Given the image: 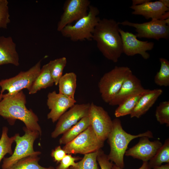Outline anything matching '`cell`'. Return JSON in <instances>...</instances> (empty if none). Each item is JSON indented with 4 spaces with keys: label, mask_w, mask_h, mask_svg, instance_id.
Returning <instances> with one entry per match:
<instances>
[{
    "label": "cell",
    "mask_w": 169,
    "mask_h": 169,
    "mask_svg": "<svg viewBox=\"0 0 169 169\" xmlns=\"http://www.w3.org/2000/svg\"><path fill=\"white\" fill-rule=\"evenodd\" d=\"M26 102V95L23 91L11 95L3 94L0 97V115L11 125H13L16 120H19L27 129L38 131L41 135L38 118L31 109L27 108Z\"/></svg>",
    "instance_id": "7a4b0ae2"
},
{
    "label": "cell",
    "mask_w": 169,
    "mask_h": 169,
    "mask_svg": "<svg viewBox=\"0 0 169 169\" xmlns=\"http://www.w3.org/2000/svg\"><path fill=\"white\" fill-rule=\"evenodd\" d=\"M90 5V1L89 0H66L57 24V31L60 32L66 26L86 16Z\"/></svg>",
    "instance_id": "7c38bea8"
},
{
    "label": "cell",
    "mask_w": 169,
    "mask_h": 169,
    "mask_svg": "<svg viewBox=\"0 0 169 169\" xmlns=\"http://www.w3.org/2000/svg\"><path fill=\"white\" fill-rule=\"evenodd\" d=\"M23 130L25 132L23 136L17 134L14 141L16 146L13 154L9 157L4 158L2 169L8 168L23 158L41 154L40 151H34L33 147L34 141L41 134L38 131L30 130L26 127H23Z\"/></svg>",
    "instance_id": "8992f818"
},
{
    "label": "cell",
    "mask_w": 169,
    "mask_h": 169,
    "mask_svg": "<svg viewBox=\"0 0 169 169\" xmlns=\"http://www.w3.org/2000/svg\"><path fill=\"white\" fill-rule=\"evenodd\" d=\"M149 0H133L132 5H140L149 1Z\"/></svg>",
    "instance_id": "e575fe53"
},
{
    "label": "cell",
    "mask_w": 169,
    "mask_h": 169,
    "mask_svg": "<svg viewBox=\"0 0 169 169\" xmlns=\"http://www.w3.org/2000/svg\"><path fill=\"white\" fill-rule=\"evenodd\" d=\"M148 90L146 89L142 92L134 94L126 99L118 105L115 110V117H119L130 115L141 97Z\"/></svg>",
    "instance_id": "603a6c76"
},
{
    "label": "cell",
    "mask_w": 169,
    "mask_h": 169,
    "mask_svg": "<svg viewBox=\"0 0 169 169\" xmlns=\"http://www.w3.org/2000/svg\"><path fill=\"white\" fill-rule=\"evenodd\" d=\"M81 159L79 156H73L70 154H66L55 169H67L71 166H74L76 164L75 161Z\"/></svg>",
    "instance_id": "1f68e13d"
},
{
    "label": "cell",
    "mask_w": 169,
    "mask_h": 169,
    "mask_svg": "<svg viewBox=\"0 0 169 169\" xmlns=\"http://www.w3.org/2000/svg\"><path fill=\"white\" fill-rule=\"evenodd\" d=\"M159 60L160 68L154 77V82L160 86H168L169 85V62L164 58H160Z\"/></svg>",
    "instance_id": "f1b7e54d"
},
{
    "label": "cell",
    "mask_w": 169,
    "mask_h": 169,
    "mask_svg": "<svg viewBox=\"0 0 169 169\" xmlns=\"http://www.w3.org/2000/svg\"><path fill=\"white\" fill-rule=\"evenodd\" d=\"M150 0L140 5H132L130 8L133 10L132 14L141 15L147 19L161 20L162 16L169 11V8L165 6L161 0L151 2Z\"/></svg>",
    "instance_id": "e0dca14e"
},
{
    "label": "cell",
    "mask_w": 169,
    "mask_h": 169,
    "mask_svg": "<svg viewBox=\"0 0 169 169\" xmlns=\"http://www.w3.org/2000/svg\"><path fill=\"white\" fill-rule=\"evenodd\" d=\"M10 64L16 66L19 65L18 54L16 44L11 36H0V66Z\"/></svg>",
    "instance_id": "ac0fdd59"
},
{
    "label": "cell",
    "mask_w": 169,
    "mask_h": 169,
    "mask_svg": "<svg viewBox=\"0 0 169 169\" xmlns=\"http://www.w3.org/2000/svg\"><path fill=\"white\" fill-rule=\"evenodd\" d=\"M54 84L51 75L48 63L43 66L40 72L33 83L30 90L29 94H34L43 89L52 86Z\"/></svg>",
    "instance_id": "ffe728a7"
},
{
    "label": "cell",
    "mask_w": 169,
    "mask_h": 169,
    "mask_svg": "<svg viewBox=\"0 0 169 169\" xmlns=\"http://www.w3.org/2000/svg\"><path fill=\"white\" fill-rule=\"evenodd\" d=\"M90 126L89 116L82 118L76 124L63 134L59 140V143L65 145L70 142Z\"/></svg>",
    "instance_id": "7402d4cb"
},
{
    "label": "cell",
    "mask_w": 169,
    "mask_h": 169,
    "mask_svg": "<svg viewBox=\"0 0 169 169\" xmlns=\"http://www.w3.org/2000/svg\"><path fill=\"white\" fill-rule=\"evenodd\" d=\"M8 129L7 127H3L0 139V162L7 154L12 155L13 153L12 146L17 134L13 136L9 137L8 135Z\"/></svg>",
    "instance_id": "83f0119b"
},
{
    "label": "cell",
    "mask_w": 169,
    "mask_h": 169,
    "mask_svg": "<svg viewBox=\"0 0 169 169\" xmlns=\"http://www.w3.org/2000/svg\"><path fill=\"white\" fill-rule=\"evenodd\" d=\"M69 169V168H68V169Z\"/></svg>",
    "instance_id": "ab89813d"
},
{
    "label": "cell",
    "mask_w": 169,
    "mask_h": 169,
    "mask_svg": "<svg viewBox=\"0 0 169 169\" xmlns=\"http://www.w3.org/2000/svg\"><path fill=\"white\" fill-rule=\"evenodd\" d=\"M169 19L155 20L143 23H136L125 20L120 24L134 27L138 38L153 39H168L169 36Z\"/></svg>",
    "instance_id": "9c48e42d"
},
{
    "label": "cell",
    "mask_w": 169,
    "mask_h": 169,
    "mask_svg": "<svg viewBox=\"0 0 169 169\" xmlns=\"http://www.w3.org/2000/svg\"><path fill=\"white\" fill-rule=\"evenodd\" d=\"M155 116L157 121L161 125L169 126V101L161 102L156 107Z\"/></svg>",
    "instance_id": "f546056e"
},
{
    "label": "cell",
    "mask_w": 169,
    "mask_h": 169,
    "mask_svg": "<svg viewBox=\"0 0 169 169\" xmlns=\"http://www.w3.org/2000/svg\"><path fill=\"white\" fill-rule=\"evenodd\" d=\"M152 169H169V163H166L165 165L154 167Z\"/></svg>",
    "instance_id": "8d00e7d4"
},
{
    "label": "cell",
    "mask_w": 169,
    "mask_h": 169,
    "mask_svg": "<svg viewBox=\"0 0 169 169\" xmlns=\"http://www.w3.org/2000/svg\"><path fill=\"white\" fill-rule=\"evenodd\" d=\"M111 169H123L120 167H119L117 166L115 164H113Z\"/></svg>",
    "instance_id": "f35d334b"
},
{
    "label": "cell",
    "mask_w": 169,
    "mask_h": 169,
    "mask_svg": "<svg viewBox=\"0 0 169 169\" xmlns=\"http://www.w3.org/2000/svg\"><path fill=\"white\" fill-rule=\"evenodd\" d=\"M41 61H38L27 71H21L14 77L1 80L0 97L6 90L7 92L4 94L6 95L15 94L24 89L29 91L40 72Z\"/></svg>",
    "instance_id": "52a82bcc"
},
{
    "label": "cell",
    "mask_w": 169,
    "mask_h": 169,
    "mask_svg": "<svg viewBox=\"0 0 169 169\" xmlns=\"http://www.w3.org/2000/svg\"><path fill=\"white\" fill-rule=\"evenodd\" d=\"M138 169H152L149 164L148 161H143L141 166Z\"/></svg>",
    "instance_id": "d590c367"
},
{
    "label": "cell",
    "mask_w": 169,
    "mask_h": 169,
    "mask_svg": "<svg viewBox=\"0 0 169 169\" xmlns=\"http://www.w3.org/2000/svg\"><path fill=\"white\" fill-rule=\"evenodd\" d=\"M47 105L50 112L47 118L54 123L61 116L76 103L75 99L68 97L55 91L49 92L47 96Z\"/></svg>",
    "instance_id": "5bb4252c"
},
{
    "label": "cell",
    "mask_w": 169,
    "mask_h": 169,
    "mask_svg": "<svg viewBox=\"0 0 169 169\" xmlns=\"http://www.w3.org/2000/svg\"><path fill=\"white\" fill-rule=\"evenodd\" d=\"M67 154L60 146L56 147L52 151L51 156L57 163L60 162Z\"/></svg>",
    "instance_id": "836d02e7"
},
{
    "label": "cell",
    "mask_w": 169,
    "mask_h": 169,
    "mask_svg": "<svg viewBox=\"0 0 169 169\" xmlns=\"http://www.w3.org/2000/svg\"><path fill=\"white\" fill-rule=\"evenodd\" d=\"M67 63V59L64 57L50 61L48 63L50 74L56 85H58L63 75V71Z\"/></svg>",
    "instance_id": "484cf974"
},
{
    "label": "cell",
    "mask_w": 169,
    "mask_h": 169,
    "mask_svg": "<svg viewBox=\"0 0 169 169\" xmlns=\"http://www.w3.org/2000/svg\"><path fill=\"white\" fill-rule=\"evenodd\" d=\"M162 145L159 140L151 141L147 137H141L136 144L126 150L125 155L143 161H148L154 156Z\"/></svg>",
    "instance_id": "9a60e30c"
},
{
    "label": "cell",
    "mask_w": 169,
    "mask_h": 169,
    "mask_svg": "<svg viewBox=\"0 0 169 169\" xmlns=\"http://www.w3.org/2000/svg\"><path fill=\"white\" fill-rule=\"evenodd\" d=\"M97 160L100 167V169H111L113 163L110 161L108 155L100 149L97 157Z\"/></svg>",
    "instance_id": "d6a6232c"
},
{
    "label": "cell",
    "mask_w": 169,
    "mask_h": 169,
    "mask_svg": "<svg viewBox=\"0 0 169 169\" xmlns=\"http://www.w3.org/2000/svg\"><path fill=\"white\" fill-rule=\"evenodd\" d=\"M119 32L122 39L123 53L128 56L139 54L145 59L149 58L150 54L146 51L153 49V42L140 40L136 35L125 32L120 28Z\"/></svg>",
    "instance_id": "4fadbf2b"
},
{
    "label": "cell",
    "mask_w": 169,
    "mask_h": 169,
    "mask_svg": "<svg viewBox=\"0 0 169 169\" xmlns=\"http://www.w3.org/2000/svg\"><path fill=\"white\" fill-rule=\"evenodd\" d=\"M99 13L97 7L90 5L86 16L76 21L74 25L66 26L60 32L63 36L73 42L91 40L95 27L100 19L98 16Z\"/></svg>",
    "instance_id": "277c9868"
},
{
    "label": "cell",
    "mask_w": 169,
    "mask_h": 169,
    "mask_svg": "<svg viewBox=\"0 0 169 169\" xmlns=\"http://www.w3.org/2000/svg\"><path fill=\"white\" fill-rule=\"evenodd\" d=\"M132 73L127 66H115L100 78L98 86L103 100L108 104L115 97L126 78Z\"/></svg>",
    "instance_id": "5b68a950"
},
{
    "label": "cell",
    "mask_w": 169,
    "mask_h": 169,
    "mask_svg": "<svg viewBox=\"0 0 169 169\" xmlns=\"http://www.w3.org/2000/svg\"><path fill=\"white\" fill-rule=\"evenodd\" d=\"M163 92L160 89L148 90L139 99L130 115L131 118H139L145 114L153 106Z\"/></svg>",
    "instance_id": "d6986e66"
},
{
    "label": "cell",
    "mask_w": 169,
    "mask_h": 169,
    "mask_svg": "<svg viewBox=\"0 0 169 169\" xmlns=\"http://www.w3.org/2000/svg\"><path fill=\"white\" fill-rule=\"evenodd\" d=\"M90 104H74L63 114L58 120L55 129L51 134L56 138L76 124L82 118L89 115Z\"/></svg>",
    "instance_id": "8fae6325"
},
{
    "label": "cell",
    "mask_w": 169,
    "mask_h": 169,
    "mask_svg": "<svg viewBox=\"0 0 169 169\" xmlns=\"http://www.w3.org/2000/svg\"><path fill=\"white\" fill-rule=\"evenodd\" d=\"M164 5L167 7L169 8V1L168 0H160Z\"/></svg>",
    "instance_id": "74e56055"
},
{
    "label": "cell",
    "mask_w": 169,
    "mask_h": 169,
    "mask_svg": "<svg viewBox=\"0 0 169 169\" xmlns=\"http://www.w3.org/2000/svg\"><path fill=\"white\" fill-rule=\"evenodd\" d=\"M148 162L149 166L152 169L155 166L161 165L163 163H169V138L165 141L164 144Z\"/></svg>",
    "instance_id": "cb8c5ba5"
},
{
    "label": "cell",
    "mask_w": 169,
    "mask_h": 169,
    "mask_svg": "<svg viewBox=\"0 0 169 169\" xmlns=\"http://www.w3.org/2000/svg\"><path fill=\"white\" fill-rule=\"evenodd\" d=\"M7 0H0V28L7 29L10 22V15Z\"/></svg>",
    "instance_id": "4dcf8cb0"
},
{
    "label": "cell",
    "mask_w": 169,
    "mask_h": 169,
    "mask_svg": "<svg viewBox=\"0 0 169 169\" xmlns=\"http://www.w3.org/2000/svg\"><path fill=\"white\" fill-rule=\"evenodd\" d=\"M143 136L153 137L152 132L149 130L137 135L127 133L123 129L120 120L118 118L114 119L112 130L107 138L110 147V152L107 155L110 161L123 169L124 156L129 144L133 139Z\"/></svg>",
    "instance_id": "3957f363"
},
{
    "label": "cell",
    "mask_w": 169,
    "mask_h": 169,
    "mask_svg": "<svg viewBox=\"0 0 169 169\" xmlns=\"http://www.w3.org/2000/svg\"><path fill=\"white\" fill-rule=\"evenodd\" d=\"M77 75L73 72L65 73L60 78L58 84L59 93L74 99L77 86Z\"/></svg>",
    "instance_id": "44dd1931"
},
{
    "label": "cell",
    "mask_w": 169,
    "mask_h": 169,
    "mask_svg": "<svg viewBox=\"0 0 169 169\" xmlns=\"http://www.w3.org/2000/svg\"><path fill=\"white\" fill-rule=\"evenodd\" d=\"M104 145V142L98 138L90 126L62 148L67 154L85 155L101 149Z\"/></svg>",
    "instance_id": "ba28073f"
},
{
    "label": "cell",
    "mask_w": 169,
    "mask_h": 169,
    "mask_svg": "<svg viewBox=\"0 0 169 169\" xmlns=\"http://www.w3.org/2000/svg\"><path fill=\"white\" fill-rule=\"evenodd\" d=\"M0 91H1V90H0Z\"/></svg>",
    "instance_id": "60d3db41"
},
{
    "label": "cell",
    "mask_w": 169,
    "mask_h": 169,
    "mask_svg": "<svg viewBox=\"0 0 169 169\" xmlns=\"http://www.w3.org/2000/svg\"><path fill=\"white\" fill-rule=\"evenodd\" d=\"M120 22L112 19H100L95 28L92 39L107 59L117 62L122 53V39L119 32Z\"/></svg>",
    "instance_id": "6da1fadb"
},
{
    "label": "cell",
    "mask_w": 169,
    "mask_h": 169,
    "mask_svg": "<svg viewBox=\"0 0 169 169\" xmlns=\"http://www.w3.org/2000/svg\"><path fill=\"white\" fill-rule=\"evenodd\" d=\"M88 116L90 126L98 138L104 142L112 130L113 120L103 107L93 102L90 104Z\"/></svg>",
    "instance_id": "30bf717a"
},
{
    "label": "cell",
    "mask_w": 169,
    "mask_h": 169,
    "mask_svg": "<svg viewBox=\"0 0 169 169\" xmlns=\"http://www.w3.org/2000/svg\"><path fill=\"white\" fill-rule=\"evenodd\" d=\"M99 150L85 154L79 162H76L74 166H71L70 169H100L97 162V157Z\"/></svg>",
    "instance_id": "4316f807"
},
{
    "label": "cell",
    "mask_w": 169,
    "mask_h": 169,
    "mask_svg": "<svg viewBox=\"0 0 169 169\" xmlns=\"http://www.w3.org/2000/svg\"><path fill=\"white\" fill-rule=\"evenodd\" d=\"M40 158L38 156L23 158L7 169H55L53 166L45 167L38 163Z\"/></svg>",
    "instance_id": "d4e9b609"
},
{
    "label": "cell",
    "mask_w": 169,
    "mask_h": 169,
    "mask_svg": "<svg viewBox=\"0 0 169 169\" xmlns=\"http://www.w3.org/2000/svg\"><path fill=\"white\" fill-rule=\"evenodd\" d=\"M146 89L142 85L140 80L132 73L126 78L118 92L109 104L112 106L118 105L128 97Z\"/></svg>",
    "instance_id": "2e32d148"
}]
</instances>
